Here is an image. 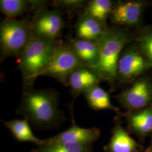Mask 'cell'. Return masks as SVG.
I'll return each mask as SVG.
<instances>
[{
	"label": "cell",
	"instance_id": "6da1fadb",
	"mask_svg": "<svg viewBox=\"0 0 152 152\" xmlns=\"http://www.w3.org/2000/svg\"><path fill=\"white\" fill-rule=\"evenodd\" d=\"M59 102V94L54 90H32L23 92L16 113L38 129H56L65 120Z\"/></svg>",
	"mask_w": 152,
	"mask_h": 152
},
{
	"label": "cell",
	"instance_id": "7a4b0ae2",
	"mask_svg": "<svg viewBox=\"0 0 152 152\" xmlns=\"http://www.w3.org/2000/svg\"><path fill=\"white\" fill-rule=\"evenodd\" d=\"M135 41V33L126 28H108L99 41V56L91 70L101 80L113 87L117 82V66L120 55L129 44Z\"/></svg>",
	"mask_w": 152,
	"mask_h": 152
},
{
	"label": "cell",
	"instance_id": "3957f363",
	"mask_svg": "<svg viewBox=\"0 0 152 152\" xmlns=\"http://www.w3.org/2000/svg\"><path fill=\"white\" fill-rule=\"evenodd\" d=\"M59 42L57 39L33 37L18 58V68L23 77V92L32 90L34 82L49 64Z\"/></svg>",
	"mask_w": 152,
	"mask_h": 152
},
{
	"label": "cell",
	"instance_id": "277c9868",
	"mask_svg": "<svg viewBox=\"0 0 152 152\" xmlns=\"http://www.w3.org/2000/svg\"><path fill=\"white\" fill-rule=\"evenodd\" d=\"M32 38L31 22L7 18L1 20V61L9 56L18 58Z\"/></svg>",
	"mask_w": 152,
	"mask_h": 152
},
{
	"label": "cell",
	"instance_id": "5b68a950",
	"mask_svg": "<svg viewBox=\"0 0 152 152\" xmlns=\"http://www.w3.org/2000/svg\"><path fill=\"white\" fill-rule=\"evenodd\" d=\"M152 68L151 63L134 41L128 45L120 55L117 66V82L121 84H131Z\"/></svg>",
	"mask_w": 152,
	"mask_h": 152
},
{
	"label": "cell",
	"instance_id": "8992f818",
	"mask_svg": "<svg viewBox=\"0 0 152 152\" xmlns=\"http://www.w3.org/2000/svg\"><path fill=\"white\" fill-rule=\"evenodd\" d=\"M84 65L77 56L68 43L59 42L54 54L41 76L53 77L65 86L68 85V78L78 68Z\"/></svg>",
	"mask_w": 152,
	"mask_h": 152
},
{
	"label": "cell",
	"instance_id": "52a82bcc",
	"mask_svg": "<svg viewBox=\"0 0 152 152\" xmlns=\"http://www.w3.org/2000/svg\"><path fill=\"white\" fill-rule=\"evenodd\" d=\"M125 112L144 108L152 104V79L144 75L130 86L114 96Z\"/></svg>",
	"mask_w": 152,
	"mask_h": 152
},
{
	"label": "cell",
	"instance_id": "ba28073f",
	"mask_svg": "<svg viewBox=\"0 0 152 152\" xmlns=\"http://www.w3.org/2000/svg\"><path fill=\"white\" fill-rule=\"evenodd\" d=\"M147 4V1L139 0L115 3L109 16L110 20L115 27L130 29L137 27L142 21Z\"/></svg>",
	"mask_w": 152,
	"mask_h": 152
},
{
	"label": "cell",
	"instance_id": "9c48e42d",
	"mask_svg": "<svg viewBox=\"0 0 152 152\" xmlns=\"http://www.w3.org/2000/svg\"><path fill=\"white\" fill-rule=\"evenodd\" d=\"M31 23L33 37L57 39L64 26V20L60 10H40Z\"/></svg>",
	"mask_w": 152,
	"mask_h": 152
},
{
	"label": "cell",
	"instance_id": "30bf717a",
	"mask_svg": "<svg viewBox=\"0 0 152 152\" xmlns=\"http://www.w3.org/2000/svg\"><path fill=\"white\" fill-rule=\"evenodd\" d=\"M100 134L101 131L98 127H81L76 125L73 121L72 126L66 130L56 135L44 139L42 145L64 143L94 145L99 139Z\"/></svg>",
	"mask_w": 152,
	"mask_h": 152
},
{
	"label": "cell",
	"instance_id": "8fae6325",
	"mask_svg": "<svg viewBox=\"0 0 152 152\" xmlns=\"http://www.w3.org/2000/svg\"><path fill=\"white\" fill-rule=\"evenodd\" d=\"M121 117L116 116L112 129V136L108 143L104 146L105 152H144L141 144L133 139L122 125Z\"/></svg>",
	"mask_w": 152,
	"mask_h": 152
},
{
	"label": "cell",
	"instance_id": "7c38bea8",
	"mask_svg": "<svg viewBox=\"0 0 152 152\" xmlns=\"http://www.w3.org/2000/svg\"><path fill=\"white\" fill-rule=\"evenodd\" d=\"M127 130L141 142L152 136V104L144 108L125 112Z\"/></svg>",
	"mask_w": 152,
	"mask_h": 152
},
{
	"label": "cell",
	"instance_id": "4fadbf2b",
	"mask_svg": "<svg viewBox=\"0 0 152 152\" xmlns=\"http://www.w3.org/2000/svg\"><path fill=\"white\" fill-rule=\"evenodd\" d=\"M101 79L90 68L83 65L76 69L68 78V85L71 87L72 94L77 97L84 94L91 88L98 85Z\"/></svg>",
	"mask_w": 152,
	"mask_h": 152
},
{
	"label": "cell",
	"instance_id": "5bb4252c",
	"mask_svg": "<svg viewBox=\"0 0 152 152\" xmlns=\"http://www.w3.org/2000/svg\"><path fill=\"white\" fill-rule=\"evenodd\" d=\"M98 41L77 38L69 40L68 44L84 65L92 69L98 60L99 50Z\"/></svg>",
	"mask_w": 152,
	"mask_h": 152
},
{
	"label": "cell",
	"instance_id": "9a60e30c",
	"mask_svg": "<svg viewBox=\"0 0 152 152\" xmlns=\"http://www.w3.org/2000/svg\"><path fill=\"white\" fill-rule=\"evenodd\" d=\"M107 29L105 24L85 14L80 17L76 26L77 37L90 41L99 40Z\"/></svg>",
	"mask_w": 152,
	"mask_h": 152
},
{
	"label": "cell",
	"instance_id": "2e32d148",
	"mask_svg": "<svg viewBox=\"0 0 152 152\" xmlns=\"http://www.w3.org/2000/svg\"><path fill=\"white\" fill-rule=\"evenodd\" d=\"M84 95L90 108L95 110H110L115 112L117 115L124 117L125 113L121 112L120 109L114 106L110 101L108 93L98 85L91 88Z\"/></svg>",
	"mask_w": 152,
	"mask_h": 152
},
{
	"label": "cell",
	"instance_id": "e0dca14e",
	"mask_svg": "<svg viewBox=\"0 0 152 152\" xmlns=\"http://www.w3.org/2000/svg\"><path fill=\"white\" fill-rule=\"evenodd\" d=\"M6 127L10 131L16 140L20 141L31 142L41 146L44 144V139H40L33 134L29 123L27 120H13L8 121H2Z\"/></svg>",
	"mask_w": 152,
	"mask_h": 152
},
{
	"label": "cell",
	"instance_id": "ac0fdd59",
	"mask_svg": "<svg viewBox=\"0 0 152 152\" xmlns=\"http://www.w3.org/2000/svg\"><path fill=\"white\" fill-rule=\"evenodd\" d=\"M114 4L110 0H92L88 3L84 14L105 24Z\"/></svg>",
	"mask_w": 152,
	"mask_h": 152
},
{
	"label": "cell",
	"instance_id": "d6986e66",
	"mask_svg": "<svg viewBox=\"0 0 152 152\" xmlns=\"http://www.w3.org/2000/svg\"><path fill=\"white\" fill-rule=\"evenodd\" d=\"M135 41L142 54L152 65V25L142 28L135 33Z\"/></svg>",
	"mask_w": 152,
	"mask_h": 152
},
{
	"label": "cell",
	"instance_id": "ffe728a7",
	"mask_svg": "<svg viewBox=\"0 0 152 152\" xmlns=\"http://www.w3.org/2000/svg\"><path fill=\"white\" fill-rule=\"evenodd\" d=\"M32 152H94L93 145L64 143L39 146Z\"/></svg>",
	"mask_w": 152,
	"mask_h": 152
},
{
	"label": "cell",
	"instance_id": "44dd1931",
	"mask_svg": "<svg viewBox=\"0 0 152 152\" xmlns=\"http://www.w3.org/2000/svg\"><path fill=\"white\" fill-rule=\"evenodd\" d=\"M30 1L24 0H1L0 9L7 19H14L27 10Z\"/></svg>",
	"mask_w": 152,
	"mask_h": 152
},
{
	"label": "cell",
	"instance_id": "7402d4cb",
	"mask_svg": "<svg viewBox=\"0 0 152 152\" xmlns=\"http://www.w3.org/2000/svg\"><path fill=\"white\" fill-rule=\"evenodd\" d=\"M85 1H57L56 5L63 7L67 10H72L75 9L76 8L80 7L83 4H84Z\"/></svg>",
	"mask_w": 152,
	"mask_h": 152
},
{
	"label": "cell",
	"instance_id": "603a6c76",
	"mask_svg": "<svg viewBox=\"0 0 152 152\" xmlns=\"http://www.w3.org/2000/svg\"><path fill=\"white\" fill-rule=\"evenodd\" d=\"M144 152H152V136L151 137V139L150 141V144L147 149H145Z\"/></svg>",
	"mask_w": 152,
	"mask_h": 152
}]
</instances>
